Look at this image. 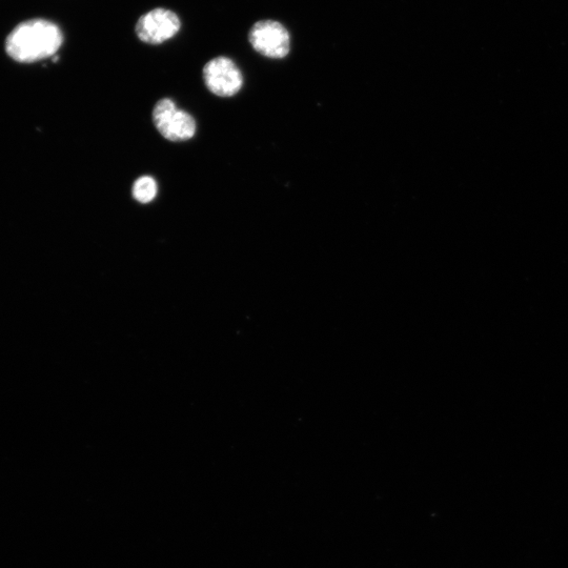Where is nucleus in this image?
<instances>
[{
    "instance_id": "f257e3e1",
    "label": "nucleus",
    "mask_w": 568,
    "mask_h": 568,
    "mask_svg": "<svg viewBox=\"0 0 568 568\" xmlns=\"http://www.w3.org/2000/svg\"><path fill=\"white\" fill-rule=\"evenodd\" d=\"M64 43V34L45 18H32L17 25L7 36L6 52L20 64H33L56 55Z\"/></svg>"
},
{
    "instance_id": "f03ea898",
    "label": "nucleus",
    "mask_w": 568,
    "mask_h": 568,
    "mask_svg": "<svg viewBox=\"0 0 568 568\" xmlns=\"http://www.w3.org/2000/svg\"><path fill=\"white\" fill-rule=\"evenodd\" d=\"M153 121L161 136L173 142L190 140L196 134L193 116L178 109L170 98L158 101L153 111Z\"/></svg>"
},
{
    "instance_id": "7ed1b4c3",
    "label": "nucleus",
    "mask_w": 568,
    "mask_h": 568,
    "mask_svg": "<svg viewBox=\"0 0 568 568\" xmlns=\"http://www.w3.org/2000/svg\"><path fill=\"white\" fill-rule=\"evenodd\" d=\"M249 40L255 51L273 59L284 58L291 50L288 30L274 20L256 23L250 31Z\"/></svg>"
},
{
    "instance_id": "20e7f679",
    "label": "nucleus",
    "mask_w": 568,
    "mask_h": 568,
    "mask_svg": "<svg viewBox=\"0 0 568 568\" xmlns=\"http://www.w3.org/2000/svg\"><path fill=\"white\" fill-rule=\"evenodd\" d=\"M180 26V19L173 11L157 8L138 19L135 31L141 42L160 45L173 38Z\"/></svg>"
},
{
    "instance_id": "39448f33",
    "label": "nucleus",
    "mask_w": 568,
    "mask_h": 568,
    "mask_svg": "<svg viewBox=\"0 0 568 568\" xmlns=\"http://www.w3.org/2000/svg\"><path fill=\"white\" fill-rule=\"evenodd\" d=\"M205 84L210 92L219 97H232L243 86L240 69L229 57H216L204 68Z\"/></svg>"
},
{
    "instance_id": "423d86ee",
    "label": "nucleus",
    "mask_w": 568,
    "mask_h": 568,
    "mask_svg": "<svg viewBox=\"0 0 568 568\" xmlns=\"http://www.w3.org/2000/svg\"><path fill=\"white\" fill-rule=\"evenodd\" d=\"M156 180L151 176H142L135 181L132 194L136 201L142 205L150 204L157 195Z\"/></svg>"
}]
</instances>
